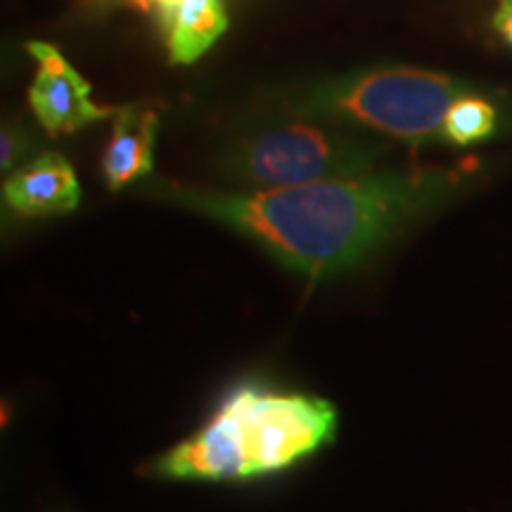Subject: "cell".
Instances as JSON below:
<instances>
[{"mask_svg": "<svg viewBox=\"0 0 512 512\" xmlns=\"http://www.w3.org/2000/svg\"><path fill=\"white\" fill-rule=\"evenodd\" d=\"M451 178L441 174H363L278 190L209 192L171 185L164 200L233 228L306 278L366 264L377 249L432 209Z\"/></svg>", "mask_w": 512, "mask_h": 512, "instance_id": "6da1fadb", "label": "cell"}, {"mask_svg": "<svg viewBox=\"0 0 512 512\" xmlns=\"http://www.w3.org/2000/svg\"><path fill=\"white\" fill-rule=\"evenodd\" d=\"M337 411L318 396L242 387L209 422L164 453V479L228 482L287 470L332 441Z\"/></svg>", "mask_w": 512, "mask_h": 512, "instance_id": "7a4b0ae2", "label": "cell"}, {"mask_svg": "<svg viewBox=\"0 0 512 512\" xmlns=\"http://www.w3.org/2000/svg\"><path fill=\"white\" fill-rule=\"evenodd\" d=\"M465 86L415 67H384L320 83L297 98L304 114L351 119L401 140L434 138Z\"/></svg>", "mask_w": 512, "mask_h": 512, "instance_id": "3957f363", "label": "cell"}, {"mask_svg": "<svg viewBox=\"0 0 512 512\" xmlns=\"http://www.w3.org/2000/svg\"><path fill=\"white\" fill-rule=\"evenodd\" d=\"M373 164L370 147L292 121L242 140L228 159V174L247 190H278L373 174Z\"/></svg>", "mask_w": 512, "mask_h": 512, "instance_id": "277c9868", "label": "cell"}, {"mask_svg": "<svg viewBox=\"0 0 512 512\" xmlns=\"http://www.w3.org/2000/svg\"><path fill=\"white\" fill-rule=\"evenodd\" d=\"M27 50L38 62L34 83L29 88L31 110L50 136L74 133L76 128L119 112L112 107L95 105L91 100V83L64 60L55 46L31 41L27 43Z\"/></svg>", "mask_w": 512, "mask_h": 512, "instance_id": "5b68a950", "label": "cell"}, {"mask_svg": "<svg viewBox=\"0 0 512 512\" xmlns=\"http://www.w3.org/2000/svg\"><path fill=\"white\" fill-rule=\"evenodd\" d=\"M3 200L22 216H57L79 207L81 190L72 164L46 152L5 181Z\"/></svg>", "mask_w": 512, "mask_h": 512, "instance_id": "8992f818", "label": "cell"}, {"mask_svg": "<svg viewBox=\"0 0 512 512\" xmlns=\"http://www.w3.org/2000/svg\"><path fill=\"white\" fill-rule=\"evenodd\" d=\"M157 112L145 107H124L117 112L112 126V138L107 143L102 169L112 190L150 174L152 147L157 136Z\"/></svg>", "mask_w": 512, "mask_h": 512, "instance_id": "52a82bcc", "label": "cell"}, {"mask_svg": "<svg viewBox=\"0 0 512 512\" xmlns=\"http://www.w3.org/2000/svg\"><path fill=\"white\" fill-rule=\"evenodd\" d=\"M164 29L171 62L190 64L219 41L228 29V15L221 0H178Z\"/></svg>", "mask_w": 512, "mask_h": 512, "instance_id": "ba28073f", "label": "cell"}, {"mask_svg": "<svg viewBox=\"0 0 512 512\" xmlns=\"http://www.w3.org/2000/svg\"><path fill=\"white\" fill-rule=\"evenodd\" d=\"M496 124V112L489 102L482 98H463L453 102V107L446 114L444 121V133L448 140H453L456 145H470L477 143L486 136H491Z\"/></svg>", "mask_w": 512, "mask_h": 512, "instance_id": "9c48e42d", "label": "cell"}, {"mask_svg": "<svg viewBox=\"0 0 512 512\" xmlns=\"http://www.w3.org/2000/svg\"><path fill=\"white\" fill-rule=\"evenodd\" d=\"M494 29L512 46V0H498L494 12Z\"/></svg>", "mask_w": 512, "mask_h": 512, "instance_id": "30bf717a", "label": "cell"}, {"mask_svg": "<svg viewBox=\"0 0 512 512\" xmlns=\"http://www.w3.org/2000/svg\"><path fill=\"white\" fill-rule=\"evenodd\" d=\"M17 155H19L17 133L10 131V128H5V131H3V152H0V164H3V169H10V166L15 164Z\"/></svg>", "mask_w": 512, "mask_h": 512, "instance_id": "8fae6325", "label": "cell"}]
</instances>
